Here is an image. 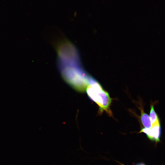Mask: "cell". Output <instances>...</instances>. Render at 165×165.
Segmentation results:
<instances>
[{"label": "cell", "mask_w": 165, "mask_h": 165, "mask_svg": "<svg viewBox=\"0 0 165 165\" xmlns=\"http://www.w3.org/2000/svg\"><path fill=\"white\" fill-rule=\"evenodd\" d=\"M88 97L98 106V113L101 114L105 111L109 116H112L110 108L112 101L108 93L97 82L92 79L86 89Z\"/></svg>", "instance_id": "cell-1"}, {"label": "cell", "mask_w": 165, "mask_h": 165, "mask_svg": "<svg viewBox=\"0 0 165 165\" xmlns=\"http://www.w3.org/2000/svg\"><path fill=\"white\" fill-rule=\"evenodd\" d=\"M62 74L69 85L79 92H83L86 90L92 79L82 71L73 67L63 69Z\"/></svg>", "instance_id": "cell-2"}, {"label": "cell", "mask_w": 165, "mask_h": 165, "mask_svg": "<svg viewBox=\"0 0 165 165\" xmlns=\"http://www.w3.org/2000/svg\"><path fill=\"white\" fill-rule=\"evenodd\" d=\"M145 133L147 138L150 140L156 142L160 141L161 135V127L160 123L155 124L152 126L150 128H143L139 133Z\"/></svg>", "instance_id": "cell-3"}, {"label": "cell", "mask_w": 165, "mask_h": 165, "mask_svg": "<svg viewBox=\"0 0 165 165\" xmlns=\"http://www.w3.org/2000/svg\"><path fill=\"white\" fill-rule=\"evenodd\" d=\"M141 111L140 119L142 124L146 128H150L152 127V123L149 116L145 113L143 107L141 106L138 107Z\"/></svg>", "instance_id": "cell-4"}, {"label": "cell", "mask_w": 165, "mask_h": 165, "mask_svg": "<svg viewBox=\"0 0 165 165\" xmlns=\"http://www.w3.org/2000/svg\"><path fill=\"white\" fill-rule=\"evenodd\" d=\"M158 101H156L154 103L152 102L150 104V118L152 122V126L155 124L160 123L159 117L154 109V106Z\"/></svg>", "instance_id": "cell-5"}, {"label": "cell", "mask_w": 165, "mask_h": 165, "mask_svg": "<svg viewBox=\"0 0 165 165\" xmlns=\"http://www.w3.org/2000/svg\"><path fill=\"white\" fill-rule=\"evenodd\" d=\"M136 165H145L143 163H141L138 164Z\"/></svg>", "instance_id": "cell-6"}]
</instances>
